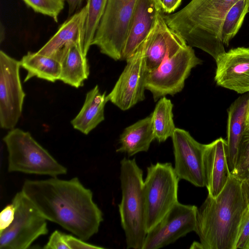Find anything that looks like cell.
Instances as JSON below:
<instances>
[{
    "instance_id": "obj_1",
    "label": "cell",
    "mask_w": 249,
    "mask_h": 249,
    "mask_svg": "<svg viewBox=\"0 0 249 249\" xmlns=\"http://www.w3.org/2000/svg\"><path fill=\"white\" fill-rule=\"evenodd\" d=\"M21 191L47 220L77 237L86 241L98 232L103 213L78 178L27 179Z\"/></svg>"
},
{
    "instance_id": "obj_2",
    "label": "cell",
    "mask_w": 249,
    "mask_h": 249,
    "mask_svg": "<svg viewBox=\"0 0 249 249\" xmlns=\"http://www.w3.org/2000/svg\"><path fill=\"white\" fill-rule=\"evenodd\" d=\"M248 206L241 181L231 175L217 196L208 195L197 208L194 231L203 249H235L240 222Z\"/></svg>"
},
{
    "instance_id": "obj_3",
    "label": "cell",
    "mask_w": 249,
    "mask_h": 249,
    "mask_svg": "<svg viewBox=\"0 0 249 249\" xmlns=\"http://www.w3.org/2000/svg\"><path fill=\"white\" fill-rule=\"evenodd\" d=\"M238 0H191L178 12L163 17L188 45L205 52L216 61L226 52L220 38L223 21Z\"/></svg>"
},
{
    "instance_id": "obj_4",
    "label": "cell",
    "mask_w": 249,
    "mask_h": 249,
    "mask_svg": "<svg viewBox=\"0 0 249 249\" xmlns=\"http://www.w3.org/2000/svg\"><path fill=\"white\" fill-rule=\"evenodd\" d=\"M122 199L118 205L127 249H142L147 234L143 193V171L135 159L120 161Z\"/></svg>"
},
{
    "instance_id": "obj_5",
    "label": "cell",
    "mask_w": 249,
    "mask_h": 249,
    "mask_svg": "<svg viewBox=\"0 0 249 249\" xmlns=\"http://www.w3.org/2000/svg\"><path fill=\"white\" fill-rule=\"evenodd\" d=\"M8 152V171L56 177L67 173L60 163L28 131L9 130L3 137Z\"/></svg>"
},
{
    "instance_id": "obj_6",
    "label": "cell",
    "mask_w": 249,
    "mask_h": 249,
    "mask_svg": "<svg viewBox=\"0 0 249 249\" xmlns=\"http://www.w3.org/2000/svg\"><path fill=\"white\" fill-rule=\"evenodd\" d=\"M179 180L171 163L157 162L147 167L143 185L147 232L178 202Z\"/></svg>"
},
{
    "instance_id": "obj_7",
    "label": "cell",
    "mask_w": 249,
    "mask_h": 249,
    "mask_svg": "<svg viewBox=\"0 0 249 249\" xmlns=\"http://www.w3.org/2000/svg\"><path fill=\"white\" fill-rule=\"evenodd\" d=\"M15 215L12 224L0 231V249H26L48 233L47 219L22 191L12 200Z\"/></svg>"
},
{
    "instance_id": "obj_8",
    "label": "cell",
    "mask_w": 249,
    "mask_h": 249,
    "mask_svg": "<svg viewBox=\"0 0 249 249\" xmlns=\"http://www.w3.org/2000/svg\"><path fill=\"white\" fill-rule=\"evenodd\" d=\"M137 0H107L92 45L115 61L121 60L130 20Z\"/></svg>"
},
{
    "instance_id": "obj_9",
    "label": "cell",
    "mask_w": 249,
    "mask_h": 249,
    "mask_svg": "<svg viewBox=\"0 0 249 249\" xmlns=\"http://www.w3.org/2000/svg\"><path fill=\"white\" fill-rule=\"evenodd\" d=\"M202 63L187 44L148 73L145 89L152 93L155 101L168 94L173 96L182 90L192 69Z\"/></svg>"
},
{
    "instance_id": "obj_10",
    "label": "cell",
    "mask_w": 249,
    "mask_h": 249,
    "mask_svg": "<svg viewBox=\"0 0 249 249\" xmlns=\"http://www.w3.org/2000/svg\"><path fill=\"white\" fill-rule=\"evenodd\" d=\"M18 61L0 51V125L15 128L22 114L25 93L21 83Z\"/></svg>"
},
{
    "instance_id": "obj_11",
    "label": "cell",
    "mask_w": 249,
    "mask_h": 249,
    "mask_svg": "<svg viewBox=\"0 0 249 249\" xmlns=\"http://www.w3.org/2000/svg\"><path fill=\"white\" fill-rule=\"evenodd\" d=\"M126 65L110 92L108 101L124 111L145 99V79L148 71L141 48L126 60Z\"/></svg>"
},
{
    "instance_id": "obj_12",
    "label": "cell",
    "mask_w": 249,
    "mask_h": 249,
    "mask_svg": "<svg viewBox=\"0 0 249 249\" xmlns=\"http://www.w3.org/2000/svg\"><path fill=\"white\" fill-rule=\"evenodd\" d=\"M197 207L177 202L147 232L142 249H158L195 231Z\"/></svg>"
},
{
    "instance_id": "obj_13",
    "label": "cell",
    "mask_w": 249,
    "mask_h": 249,
    "mask_svg": "<svg viewBox=\"0 0 249 249\" xmlns=\"http://www.w3.org/2000/svg\"><path fill=\"white\" fill-rule=\"evenodd\" d=\"M175 172L179 179L198 187L205 186L203 154L205 144L184 129L176 128L172 136Z\"/></svg>"
},
{
    "instance_id": "obj_14",
    "label": "cell",
    "mask_w": 249,
    "mask_h": 249,
    "mask_svg": "<svg viewBox=\"0 0 249 249\" xmlns=\"http://www.w3.org/2000/svg\"><path fill=\"white\" fill-rule=\"evenodd\" d=\"M163 14L162 11L158 14L153 27L139 46L148 72L187 45L178 34L168 26Z\"/></svg>"
},
{
    "instance_id": "obj_15",
    "label": "cell",
    "mask_w": 249,
    "mask_h": 249,
    "mask_svg": "<svg viewBox=\"0 0 249 249\" xmlns=\"http://www.w3.org/2000/svg\"><path fill=\"white\" fill-rule=\"evenodd\" d=\"M87 13L88 7L86 4L68 17L36 53L52 57L60 63L73 46H77L85 55L84 47Z\"/></svg>"
},
{
    "instance_id": "obj_16",
    "label": "cell",
    "mask_w": 249,
    "mask_h": 249,
    "mask_svg": "<svg viewBox=\"0 0 249 249\" xmlns=\"http://www.w3.org/2000/svg\"><path fill=\"white\" fill-rule=\"evenodd\" d=\"M215 62L218 86L239 94L249 92V47L231 49Z\"/></svg>"
},
{
    "instance_id": "obj_17",
    "label": "cell",
    "mask_w": 249,
    "mask_h": 249,
    "mask_svg": "<svg viewBox=\"0 0 249 249\" xmlns=\"http://www.w3.org/2000/svg\"><path fill=\"white\" fill-rule=\"evenodd\" d=\"M227 141L220 137L205 144L203 163L205 187L208 195L215 197L222 191L231 175L227 155Z\"/></svg>"
},
{
    "instance_id": "obj_18",
    "label": "cell",
    "mask_w": 249,
    "mask_h": 249,
    "mask_svg": "<svg viewBox=\"0 0 249 249\" xmlns=\"http://www.w3.org/2000/svg\"><path fill=\"white\" fill-rule=\"evenodd\" d=\"M162 9L154 0H137L123 48L121 60H126L137 50L153 27Z\"/></svg>"
},
{
    "instance_id": "obj_19",
    "label": "cell",
    "mask_w": 249,
    "mask_h": 249,
    "mask_svg": "<svg viewBox=\"0 0 249 249\" xmlns=\"http://www.w3.org/2000/svg\"><path fill=\"white\" fill-rule=\"evenodd\" d=\"M249 92L236 99L228 110L227 155L230 171L234 169L240 143L245 132Z\"/></svg>"
},
{
    "instance_id": "obj_20",
    "label": "cell",
    "mask_w": 249,
    "mask_h": 249,
    "mask_svg": "<svg viewBox=\"0 0 249 249\" xmlns=\"http://www.w3.org/2000/svg\"><path fill=\"white\" fill-rule=\"evenodd\" d=\"M108 101L106 92H101L96 85L87 92L79 112L71 121L73 127L88 135L105 120L104 109Z\"/></svg>"
},
{
    "instance_id": "obj_21",
    "label": "cell",
    "mask_w": 249,
    "mask_h": 249,
    "mask_svg": "<svg viewBox=\"0 0 249 249\" xmlns=\"http://www.w3.org/2000/svg\"><path fill=\"white\" fill-rule=\"evenodd\" d=\"M155 139L150 114L124 130L120 136V146L116 152L126 153L128 157L147 152Z\"/></svg>"
},
{
    "instance_id": "obj_22",
    "label": "cell",
    "mask_w": 249,
    "mask_h": 249,
    "mask_svg": "<svg viewBox=\"0 0 249 249\" xmlns=\"http://www.w3.org/2000/svg\"><path fill=\"white\" fill-rule=\"evenodd\" d=\"M20 64L27 72L25 82L34 77L51 82L59 80L61 63L52 57L28 52L23 56Z\"/></svg>"
},
{
    "instance_id": "obj_23",
    "label": "cell",
    "mask_w": 249,
    "mask_h": 249,
    "mask_svg": "<svg viewBox=\"0 0 249 249\" xmlns=\"http://www.w3.org/2000/svg\"><path fill=\"white\" fill-rule=\"evenodd\" d=\"M59 80L75 88L82 87L89 74L87 56L77 46H73L61 63Z\"/></svg>"
},
{
    "instance_id": "obj_24",
    "label": "cell",
    "mask_w": 249,
    "mask_h": 249,
    "mask_svg": "<svg viewBox=\"0 0 249 249\" xmlns=\"http://www.w3.org/2000/svg\"><path fill=\"white\" fill-rule=\"evenodd\" d=\"M173 108L171 100L164 96L158 100L151 114L155 138L159 142L172 137L176 128L173 120Z\"/></svg>"
},
{
    "instance_id": "obj_25",
    "label": "cell",
    "mask_w": 249,
    "mask_h": 249,
    "mask_svg": "<svg viewBox=\"0 0 249 249\" xmlns=\"http://www.w3.org/2000/svg\"><path fill=\"white\" fill-rule=\"evenodd\" d=\"M249 10V0H238L230 9L221 29L220 38L224 45L228 46L236 35Z\"/></svg>"
},
{
    "instance_id": "obj_26",
    "label": "cell",
    "mask_w": 249,
    "mask_h": 249,
    "mask_svg": "<svg viewBox=\"0 0 249 249\" xmlns=\"http://www.w3.org/2000/svg\"><path fill=\"white\" fill-rule=\"evenodd\" d=\"M88 13L85 27L84 52L88 53L94 37L100 20L104 13L107 0H87Z\"/></svg>"
},
{
    "instance_id": "obj_27",
    "label": "cell",
    "mask_w": 249,
    "mask_h": 249,
    "mask_svg": "<svg viewBox=\"0 0 249 249\" xmlns=\"http://www.w3.org/2000/svg\"><path fill=\"white\" fill-rule=\"evenodd\" d=\"M25 4L35 12L52 18L57 22L63 10L65 0H22Z\"/></svg>"
},
{
    "instance_id": "obj_28",
    "label": "cell",
    "mask_w": 249,
    "mask_h": 249,
    "mask_svg": "<svg viewBox=\"0 0 249 249\" xmlns=\"http://www.w3.org/2000/svg\"><path fill=\"white\" fill-rule=\"evenodd\" d=\"M231 174L241 181L249 175V131L243 135L236 164Z\"/></svg>"
},
{
    "instance_id": "obj_29",
    "label": "cell",
    "mask_w": 249,
    "mask_h": 249,
    "mask_svg": "<svg viewBox=\"0 0 249 249\" xmlns=\"http://www.w3.org/2000/svg\"><path fill=\"white\" fill-rule=\"evenodd\" d=\"M249 249V206L242 216L235 244V249Z\"/></svg>"
},
{
    "instance_id": "obj_30",
    "label": "cell",
    "mask_w": 249,
    "mask_h": 249,
    "mask_svg": "<svg viewBox=\"0 0 249 249\" xmlns=\"http://www.w3.org/2000/svg\"><path fill=\"white\" fill-rule=\"evenodd\" d=\"M64 239L69 249H101L104 248L87 243L79 237L64 233Z\"/></svg>"
},
{
    "instance_id": "obj_31",
    "label": "cell",
    "mask_w": 249,
    "mask_h": 249,
    "mask_svg": "<svg viewBox=\"0 0 249 249\" xmlns=\"http://www.w3.org/2000/svg\"><path fill=\"white\" fill-rule=\"evenodd\" d=\"M45 249H69L64 239V233L56 230L49 237L47 244L44 246Z\"/></svg>"
},
{
    "instance_id": "obj_32",
    "label": "cell",
    "mask_w": 249,
    "mask_h": 249,
    "mask_svg": "<svg viewBox=\"0 0 249 249\" xmlns=\"http://www.w3.org/2000/svg\"><path fill=\"white\" fill-rule=\"evenodd\" d=\"M15 215V208L13 203L8 204L0 213V231L7 228L13 222Z\"/></svg>"
},
{
    "instance_id": "obj_33",
    "label": "cell",
    "mask_w": 249,
    "mask_h": 249,
    "mask_svg": "<svg viewBox=\"0 0 249 249\" xmlns=\"http://www.w3.org/2000/svg\"><path fill=\"white\" fill-rule=\"evenodd\" d=\"M182 0H162L161 9L163 13L167 14L174 12L180 5Z\"/></svg>"
},
{
    "instance_id": "obj_34",
    "label": "cell",
    "mask_w": 249,
    "mask_h": 249,
    "mask_svg": "<svg viewBox=\"0 0 249 249\" xmlns=\"http://www.w3.org/2000/svg\"><path fill=\"white\" fill-rule=\"evenodd\" d=\"M85 0H65L68 5V17L82 8Z\"/></svg>"
},
{
    "instance_id": "obj_35",
    "label": "cell",
    "mask_w": 249,
    "mask_h": 249,
    "mask_svg": "<svg viewBox=\"0 0 249 249\" xmlns=\"http://www.w3.org/2000/svg\"><path fill=\"white\" fill-rule=\"evenodd\" d=\"M241 189L248 206H249V175L241 181Z\"/></svg>"
},
{
    "instance_id": "obj_36",
    "label": "cell",
    "mask_w": 249,
    "mask_h": 249,
    "mask_svg": "<svg viewBox=\"0 0 249 249\" xmlns=\"http://www.w3.org/2000/svg\"><path fill=\"white\" fill-rule=\"evenodd\" d=\"M245 131H249V104L248 105L246 115Z\"/></svg>"
},
{
    "instance_id": "obj_37",
    "label": "cell",
    "mask_w": 249,
    "mask_h": 249,
    "mask_svg": "<svg viewBox=\"0 0 249 249\" xmlns=\"http://www.w3.org/2000/svg\"><path fill=\"white\" fill-rule=\"evenodd\" d=\"M191 249H203L202 246L200 242H194L191 245Z\"/></svg>"
},
{
    "instance_id": "obj_38",
    "label": "cell",
    "mask_w": 249,
    "mask_h": 249,
    "mask_svg": "<svg viewBox=\"0 0 249 249\" xmlns=\"http://www.w3.org/2000/svg\"><path fill=\"white\" fill-rule=\"evenodd\" d=\"M162 0H154L156 3L161 8V2Z\"/></svg>"
},
{
    "instance_id": "obj_39",
    "label": "cell",
    "mask_w": 249,
    "mask_h": 249,
    "mask_svg": "<svg viewBox=\"0 0 249 249\" xmlns=\"http://www.w3.org/2000/svg\"></svg>"
}]
</instances>
